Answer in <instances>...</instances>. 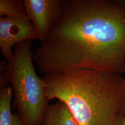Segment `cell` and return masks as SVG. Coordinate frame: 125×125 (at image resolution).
Masks as SVG:
<instances>
[{
    "instance_id": "obj_1",
    "label": "cell",
    "mask_w": 125,
    "mask_h": 125,
    "mask_svg": "<svg viewBox=\"0 0 125 125\" xmlns=\"http://www.w3.org/2000/svg\"><path fill=\"white\" fill-rule=\"evenodd\" d=\"M33 54L41 74L77 68L125 74V0H62Z\"/></svg>"
},
{
    "instance_id": "obj_2",
    "label": "cell",
    "mask_w": 125,
    "mask_h": 125,
    "mask_svg": "<svg viewBox=\"0 0 125 125\" xmlns=\"http://www.w3.org/2000/svg\"><path fill=\"white\" fill-rule=\"evenodd\" d=\"M48 100L65 103L79 125H121L125 81L116 72L77 68L42 78Z\"/></svg>"
},
{
    "instance_id": "obj_3",
    "label": "cell",
    "mask_w": 125,
    "mask_h": 125,
    "mask_svg": "<svg viewBox=\"0 0 125 125\" xmlns=\"http://www.w3.org/2000/svg\"><path fill=\"white\" fill-rule=\"evenodd\" d=\"M13 58L4 66L2 74L12 88L13 107L25 125H41L48 106L45 85L33 66L31 40L14 45Z\"/></svg>"
},
{
    "instance_id": "obj_4",
    "label": "cell",
    "mask_w": 125,
    "mask_h": 125,
    "mask_svg": "<svg viewBox=\"0 0 125 125\" xmlns=\"http://www.w3.org/2000/svg\"><path fill=\"white\" fill-rule=\"evenodd\" d=\"M39 40L35 27L26 17H0V48L8 62L13 58L14 45L27 40Z\"/></svg>"
},
{
    "instance_id": "obj_5",
    "label": "cell",
    "mask_w": 125,
    "mask_h": 125,
    "mask_svg": "<svg viewBox=\"0 0 125 125\" xmlns=\"http://www.w3.org/2000/svg\"><path fill=\"white\" fill-rule=\"evenodd\" d=\"M62 0H24L27 16L33 24L40 42L58 18Z\"/></svg>"
},
{
    "instance_id": "obj_6",
    "label": "cell",
    "mask_w": 125,
    "mask_h": 125,
    "mask_svg": "<svg viewBox=\"0 0 125 125\" xmlns=\"http://www.w3.org/2000/svg\"><path fill=\"white\" fill-rule=\"evenodd\" d=\"M41 125H79L67 105L62 101L50 105L46 108Z\"/></svg>"
},
{
    "instance_id": "obj_7",
    "label": "cell",
    "mask_w": 125,
    "mask_h": 125,
    "mask_svg": "<svg viewBox=\"0 0 125 125\" xmlns=\"http://www.w3.org/2000/svg\"><path fill=\"white\" fill-rule=\"evenodd\" d=\"M13 95L11 86L6 83L0 86V125H25L18 113L11 112Z\"/></svg>"
},
{
    "instance_id": "obj_8",
    "label": "cell",
    "mask_w": 125,
    "mask_h": 125,
    "mask_svg": "<svg viewBox=\"0 0 125 125\" xmlns=\"http://www.w3.org/2000/svg\"><path fill=\"white\" fill-rule=\"evenodd\" d=\"M24 1L21 0H0V17H26Z\"/></svg>"
},
{
    "instance_id": "obj_9",
    "label": "cell",
    "mask_w": 125,
    "mask_h": 125,
    "mask_svg": "<svg viewBox=\"0 0 125 125\" xmlns=\"http://www.w3.org/2000/svg\"><path fill=\"white\" fill-rule=\"evenodd\" d=\"M121 125H125V118H124V120H123V121H122V124H121Z\"/></svg>"
},
{
    "instance_id": "obj_10",
    "label": "cell",
    "mask_w": 125,
    "mask_h": 125,
    "mask_svg": "<svg viewBox=\"0 0 125 125\" xmlns=\"http://www.w3.org/2000/svg\"><path fill=\"white\" fill-rule=\"evenodd\" d=\"M124 79H125V77L124 78Z\"/></svg>"
}]
</instances>
